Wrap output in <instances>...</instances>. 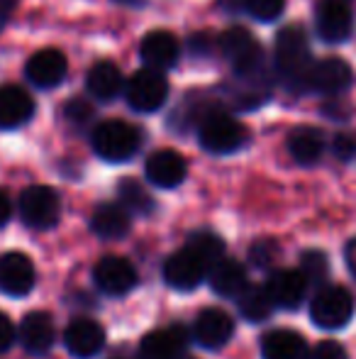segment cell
<instances>
[{"label":"cell","mask_w":356,"mask_h":359,"mask_svg":"<svg viewBox=\"0 0 356 359\" xmlns=\"http://www.w3.org/2000/svg\"><path fill=\"white\" fill-rule=\"evenodd\" d=\"M225 257V245L213 232H195L185 247L173 252L164 262V281L178 291H193L195 286L208 279V271L215 262Z\"/></svg>","instance_id":"1"},{"label":"cell","mask_w":356,"mask_h":359,"mask_svg":"<svg viewBox=\"0 0 356 359\" xmlns=\"http://www.w3.org/2000/svg\"><path fill=\"white\" fill-rule=\"evenodd\" d=\"M276 74L280 76L288 88L305 90V74L313 64V52H310V39L300 25H285L276 34V52H273Z\"/></svg>","instance_id":"2"},{"label":"cell","mask_w":356,"mask_h":359,"mask_svg":"<svg viewBox=\"0 0 356 359\" xmlns=\"http://www.w3.org/2000/svg\"><path fill=\"white\" fill-rule=\"evenodd\" d=\"M218 52L232 64L239 79H264L266 76V54L259 39L244 27H229L218 34Z\"/></svg>","instance_id":"3"},{"label":"cell","mask_w":356,"mask_h":359,"mask_svg":"<svg viewBox=\"0 0 356 359\" xmlns=\"http://www.w3.org/2000/svg\"><path fill=\"white\" fill-rule=\"evenodd\" d=\"M198 142L215 156L234 154L249 142V130L229 113L213 108L198 120Z\"/></svg>","instance_id":"4"},{"label":"cell","mask_w":356,"mask_h":359,"mask_svg":"<svg viewBox=\"0 0 356 359\" xmlns=\"http://www.w3.org/2000/svg\"><path fill=\"white\" fill-rule=\"evenodd\" d=\"M90 147L103 161L110 164H122L129 161L142 147V133L132 123L110 118L103 120L90 133Z\"/></svg>","instance_id":"5"},{"label":"cell","mask_w":356,"mask_h":359,"mask_svg":"<svg viewBox=\"0 0 356 359\" xmlns=\"http://www.w3.org/2000/svg\"><path fill=\"white\" fill-rule=\"evenodd\" d=\"M169 90L171 88H169L166 72L144 67L124 81L122 95L129 108L137 110V113H157L169 100Z\"/></svg>","instance_id":"6"},{"label":"cell","mask_w":356,"mask_h":359,"mask_svg":"<svg viewBox=\"0 0 356 359\" xmlns=\"http://www.w3.org/2000/svg\"><path fill=\"white\" fill-rule=\"evenodd\" d=\"M354 316V296L344 286H322L310 301V318L318 327L339 330Z\"/></svg>","instance_id":"7"},{"label":"cell","mask_w":356,"mask_h":359,"mask_svg":"<svg viewBox=\"0 0 356 359\" xmlns=\"http://www.w3.org/2000/svg\"><path fill=\"white\" fill-rule=\"evenodd\" d=\"M17 213L32 230H49L62 217V198L52 186H29L20 194Z\"/></svg>","instance_id":"8"},{"label":"cell","mask_w":356,"mask_h":359,"mask_svg":"<svg viewBox=\"0 0 356 359\" xmlns=\"http://www.w3.org/2000/svg\"><path fill=\"white\" fill-rule=\"evenodd\" d=\"M315 29L327 44H342L354 32V0H318Z\"/></svg>","instance_id":"9"},{"label":"cell","mask_w":356,"mask_h":359,"mask_svg":"<svg viewBox=\"0 0 356 359\" xmlns=\"http://www.w3.org/2000/svg\"><path fill=\"white\" fill-rule=\"evenodd\" d=\"M352 67L339 57L313 59L305 74V90L322 95H339L352 86Z\"/></svg>","instance_id":"10"},{"label":"cell","mask_w":356,"mask_h":359,"mask_svg":"<svg viewBox=\"0 0 356 359\" xmlns=\"http://www.w3.org/2000/svg\"><path fill=\"white\" fill-rule=\"evenodd\" d=\"M66 74H69L66 54L52 47L34 52L32 57L27 59V64H24V76H27V81L34 88H42V90L62 86Z\"/></svg>","instance_id":"11"},{"label":"cell","mask_w":356,"mask_h":359,"mask_svg":"<svg viewBox=\"0 0 356 359\" xmlns=\"http://www.w3.org/2000/svg\"><path fill=\"white\" fill-rule=\"evenodd\" d=\"M93 281L105 296H124L137 286V269L124 257L110 255L95 264Z\"/></svg>","instance_id":"12"},{"label":"cell","mask_w":356,"mask_h":359,"mask_svg":"<svg viewBox=\"0 0 356 359\" xmlns=\"http://www.w3.org/2000/svg\"><path fill=\"white\" fill-rule=\"evenodd\" d=\"M139 57H142L144 67L169 72L180 59V42L176 34L166 32V29H154V32L144 34L139 42Z\"/></svg>","instance_id":"13"},{"label":"cell","mask_w":356,"mask_h":359,"mask_svg":"<svg viewBox=\"0 0 356 359\" xmlns=\"http://www.w3.org/2000/svg\"><path fill=\"white\" fill-rule=\"evenodd\" d=\"M144 176L149 184L159 186V189H176L188 176V161L176 149H159L149 154L147 164H144Z\"/></svg>","instance_id":"14"},{"label":"cell","mask_w":356,"mask_h":359,"mask_svg":"<svg viewBox=\"0 0 356 359\" xmlns=\"http://www.w3.org/2000/svg\"><path fill=\"white\" fill-rule=\"evenodd\" d=\"M37 271L27 255L8 252L0 257V291L8 296H27L34 288Z\"/></svg>","instance_id":"15"},{"label":"cell","mask_w":356,"mask_h":359,"mask_svg":"<svg viewBox=\"0 0 356 359\" xmlns=\"http://www.w3.org/2000/svg\"><path fill=\"white\" fill-rule=\"evenodd\" d=\"M234 335V320L222 308H205L193 323V337L205 350H220Z\"/></svg>","instance_id":"16"},{"label":"cell","mask_w":356,"mask_h":359,"mask_svg":"<svg viewBox=\"0 0 356 359\" xmlns=\"http://www.w3.org/2000/svg\"><path fill=\"white\" fill-rule=\"evenodd\" d=\"M34 98L17 83L0 86V130L24 128L34 118Z\"/></svg>","instance_id":"17"},{"label":"cell","mask_w":356,"mask_h":359,"mask_svg":"<svg viewBox=\"0 0 356 359\" xmlns=\"http://www.w3.org/2000/svg\"><path fill=\"white\" fill-rule=\"evenodd\" d=\"M64 345L76 359H93L105 347V330L90 318H76L64 330Z\"/></svg>","instance_id":"18"},{"label":"cell","mask_w":356,"mask_h":359,"mask_svg":"<svg viewBox=\"0 0 356 359\" xmlns=\"http://www.w3.org/2000/svg\"><path fill=\"white\" fill-rule=\"evenodd\" d=\"M188 347V332L180 325L164 327L144 335L139 342V359H180Z\"/></svg>","instance_id":"19"},{"label":"cell","mask_w":356,"mask_h":359,"mask_svg":"<svg viewBox=\"0 0 356 359\" xmlns=\"http://www.w3.org/2000/svg\"><path fill=\"white\" fill-rule=\"evenodd\" d=\"M57 340V327H54V318L44 311L27 313L20 323V342L29 355H47L54 347Z\"/></svg>","instance_id":"20"},{"label":"cell","mask_w":356,"mask_h":359,"mask_svg":"<svg viewBox=\"0 0 356 359\" xmlns=\"http://www.w3.org/2000/svg\"><path fill=\"white\" fill-rule=\"evenodd\" d=\"M86 90L98 103H113L115 98H120L124 90V76L118 64L108 59L95 62L86 74Z\"/></svg>","instance_id":"21"},{"label":"cell","mask_w":356,"mask_h":359,"mask_svg":"<svg viewBox=\"0 0 356 359\" xmlns=\"http://www.w3.org/2000/svg\"><path fill=\"white\" fill-rule=\"evenodd\" d=\"M308 286V279L300 274V269H278L266 281V288L271 298H273V303L280 308H288V311L298 308L305 301Z\"/></svg>","instance_id":"22"},{"label":"cell","mask_w":356,"mask_h":359,"mask_svg":"<svg viewBox=\"0 0 356 359\" xmlns=\"http://www.w3.org/2000/svg\"><path fill=\"white\" fill-rule=\"evenodd\" d=\"M208 281L218 296L225 298H237L239 293L247 288V266L237 259H229V257H220L208 271Z\"/></svg>","instance_id":"23"},{"label":"cell","mask_w":356,"mask_h":359,"mask_svg":"<svg viewBox=\"0 0 356 359\" xmlns=\"http://www.w3.org/2000/svg\"><path fill=\"white\" fill-rule=\"evenodd\" d=\"M132 227V213L122 203H100L90 215V230L103 240H122Z\"/></svg>","instance_id":"24"},{"label":"cell","mask_w":356,"mask_h":359,"mask_svg":"<svg viewBox=\"0 0 356 359\" xmlns=\"http://www.w3.org/2000/svg\"><path fill=\"white\" fill-rule=\"evenodd\" d=\"M288 154L293 156L295 164L315 166L325 154V135L322 130L313 125H300L288 135Z\"/></svg>","instance_id":"25"},{"label":"cell","mask_w":356,"mask_h":359,"mask_svg":"<svg viewBox=\"0 0 356 359\" xmlns=\"http://www.w3.org/2000/svg\"><path fill=\"white\" fill-rule=\"evenodd\" d=\"M264 359H308V342L293 330H271L262 337Z\"/></svg>","instance_id":"26"},{"label":"cell","mask_w":356,"mask_h":359,"mask_svg":"<svg viewBox=\"0 0 356 359\" xmlns=\"http://www.w3.org/2000/svg\"><path fill=\"white\" fill-rule=\"evenodd\" d=\"M237 306H239V313L247 318L249 323H262L273 313L276 303L271 298L266 284H247L242 293L237 296Z\"/></svg>","instance_id":"27"},{"label":"cell","mask_w":356,"mask_h":359,"mask_svg":"<svg viewBox=\"0 0 356 359\" xmlns=\"http://www.w3.org/2000/svg\"><path fill=\"white\" fill-rule=\"evenodd\" d=\"M118 198L129 213L134 215H152L157 203H154L152 194L144 189L142 181L137 179H122L118 184Z\"/></svg>","instance_id":"28"},{"label":"cell","mask_w":356,"mask_h":359,"mask_svg":"<svg viewBox=\"0 0 356 359\" xmlns=\"http://www.w3.org/2000/svg\"><path fill=\"white\" fill-rule=\"evenodd\" d=\"M300 274L308 279V284H322L327 279V271H329V262H327V255L320 250H308L300 255Z\"/></svg>","instance_id":"29"},{"label":"cell","mask_w":356,"mask_h":359,"mask_svg":"<svg viewBox=\"0 0 356 359\" xmlns=\"http://www.w3.org/2000/svg\"><path fill=\"white\" fill-rule=\"evenodd\" d=\"M64 120H66L71 128L76 130H86L93 125L95 120V108L93 103L86 98H81V95H76V98H71L66 105H64Z\"/></svg>","instance_id":"30"},{"label":"cell","mask_w":356,"mask_h":359,"mask_svg":"<svg viewBox=\"0 0 356 359\" xmlns=\"http://www.w3.org/2000/svg\"><path fill=\"white\" fill-rule=\"evenodd\" d=\"M242 10L259 22H276L283 15L285 0H242Z\"/></svg>","instance_id":"31"},{"label":"cell","mask_w":356,"mask_h":359,"mask_svg":"<svg viewBox=\"0 0 356 359\" xmlns=\"http://www.w3.org/2000/svg\"><path fill=\"white\" fill-rule=\"evenodd\" d=\"M280 255V247L276 240H257L249 250V262L257 269H271Z\"/></svg>","instance_id":"32"},{"label":"cell","mask_w":356,"mask_h":359,"mask_svg":"<svg viewBox=\"0 0 356 359\" xmlns=\"http://www.w3.org/2000/svg\"><path fill=\"white\" fill-rule=\"evenodd\" d=\"M185 49H188V54L195 59L213 57V52L218 49V37H213L210 32H193L185 39Z\"/></svg>","instance_id":"33"},{"label":"cell","mask_w":356,"mask_h":359,"mask_svg":"<svg viewBox=\"0 0 356 359\" xmlns=\"http://www.w3.org/2000/svg\"><path fill=\"white\" fill-rule=\"evenodd\" d=\"M308 359H349V355L344 350V345H339V342L322 340L313 350H308Z\"/></svg>","instance_id":"34"},{"label":"cell","mask_w":356,"mask_h":359,"mask_svg":"<svg viewBox=\"0 0 356 359\" xmlns=\"http://www.w3.org/2000/svg\"><path fill=\"white\" fill-rule=\"evenodd\" d=\"M332 151L337 159L342 161H352L356 156V142L349 135H337V137L332 140Z\"/></svg>","instance_id":"35"},{"label":"cell","mask_w":356,"mask_h":359,"mask_svg":"<svg viewBox=\"0 0 356 359\" xmlns=\"http://www.w3.org/2000/svg\"><path fill=\"white\" fill-rule=\"evenodd\" d=\"M15 342V325L5 313H0V355L8 352Z\"/></svg>","instance_id":"36"},{"label":"cell","mask_w":356,"mask_h":359,"mask_svg":"<svg viewBox=\"0 0 356 359\" xmlns=\"http://www.w3.org/2000/svg\"><path fill=\"white\" fill-rule=\"evenodd\" d=\"M10 217H13V203H10V196L0 189V227L8 225Z\"/></svg>","instance_id":"37"},{"label":"cell","mask_w":356,"mask_h":359,"mask_svg":"<svg viewBox=\"0 0 356 359\" xmlns=\"http://www.w3.org/2000/svg\"><path fill=\"white\" fill-rule=\"evenodd\" d=\"M17 8V0H0V32H3L5 22L10 20V15Z\"/></svg>","instance_id":"38"},{"label":"cell","mask_w":356,"mask_h":359,"mask_svg":"<svg viewBox=\"0 0 356 359\" xmlns=\"http://www.w3.org/2000/svg\"><path fill=\"white\" fill-rule=\"evenodd\" d=\"M220 8L232 10V13H237V10H242V0H220Z\"/></svg>","instance_id":"39"},{"label":"cell","mask_w":356,"mask_h":359,"mask_svg":"<svg viewBox=\"0 0 356 359\" xmlns=\"http://www.w3.org/2000/svg\"><path fill=\"white\" fill-rule=\"evenodd\" d=\"M115 3L127 5V8H139V5H144V3H147V0H115Z\"/></svg>","instance_id":"40"}]
</instances>
